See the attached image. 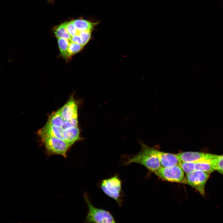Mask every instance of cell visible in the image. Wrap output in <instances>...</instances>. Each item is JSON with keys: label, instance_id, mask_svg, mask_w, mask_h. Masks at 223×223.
Here are the masks:
<instances>
[{"label": "cell", "instance_id": "cell-1", "mask_svg": "<svg viewBox=\"0 0 223 223\" xmlns=\"http://www.w3.org/2000/svg\"><path fill=\"white\" fill-rule=\"evenodd\" d=\"M140 152L133 156L127 158L124 164L127 165L132 163L141 164L154 173L161 166L159 159L152 152L151 147L142 144Z\"/></svg>", "mask_w": 223, "mask_h": 223}, {"label": "cell", "instance_id": "cell-2", "mask_svg": "<svg viewBox=\"0 0 223 223\" xmlns=\"http://www.w3.org/2000/svg\"><path fill=\"white\" fill-rule=\"evenodd\" d=\"M99 186L106 195L114 199L119 206L121 205L122 181L117 174L102 180Z\"/></svg>", "mask_w": 223, "mask_h": 223}, {"label": "cell", "instance_id": "cell-3", "mask_svg": "<svg viewBox=\"0 0 223 223\" xmlns=\"http://www.w3.org/2000/svg\"><path fill=\"white\" fill-rule=\"evenodd\" d=\"M84 198L88 208L85 222L86 223H116L111 213L105 210L96 208L91 203L87 194L85 193Z\"/></svg>", "mask_w": 223, "mask_h": 223}, {"label": "cell", "instance_id": "cell-4", "mask_svg": "<svg viewBox=\"0 0 223 223\" xmlns=\"http://www.w3.org/2000/svg\"><path fill=\"white\" fill-rule=\"evenodd\" d=\"M41 139L49 155H58L67 158V151L72 145L69 142L51 136Z\"/></svg>", "mask_w": 223, "mask_h": 223}, {"label": "cell", "instance_id": "cell-5", "mask_svg": "<svg viewBox=\"0 0 223 223\" xmlns=\"http://www.w3.org/2000/svg\"><path fill=\"white\" fill-rule=\"evenodd\" d=\"M184 172L180 165L161 166L153 173L160 179L172 182L186 184Z\"/></svg>", "mask_w": 223, "mask_h": 223}, {"label": "cell", "instance_id": "cell-6", "mask_svg": "<svg viewBox=\"0 0 223 223\" xmlns=\"http://www.w3.org/2000/svg\"><path fill=\"white\" fill-rule=\"evenodd\" d=\"M210 173L199 170H196L186 174V184L191 186L203 195L206 182Z\"/></svg>", "mask_w": 223, "mask_h": 223}, {"label": "cell", "instance_id": "cell-7", "mask_svg": "<svg viewBox=\"0 0 223 223\" xmlns=\"http://www.w3.org/2000/svg\"><path fill=\"white\" fill-rule=\"evenodd\" d=\"M181 162H198L210 160L217 158L219 155L195 152H185L177 154Z\"/></svg>", "mask_w": 223, "mask_h": 223}, {"label": "cell", "instance_id": "cell-8", "mask_svg": "<svg viewBox=\"0 0 223 223\" xmlns=\"http://www.w3.org/2000/svg\"><path fill=\"white\" fill-rule=\"evenodd\" d=\"M38 134L41 138L51 136L68 142L67 134L65 130L62 127L55 126L47 123L39 130Z\"/></svg>", "mask_w": 223, "mask_h": 223}, {"label": "cell", "instance_id": "cell-9", "mask_svg": "<svg viewBox=\"0 0 223 223\" xmlns=\"http://www.w3.org/2000/svg\"><path fill=\"white\" fill-rule=\"evenodd\" d=\"M151 150L158 158L161 166L170 167L180 165L181 161L177 154L160 151L152 147Z\"/></svg>", "mask_w": 223, "mask_h": 223}, {"label": "cell", "instance_id": "cell-10", "mask_svg": "<svg viewBox=\"0 0 223 223\" xmlns=\"http://www.w3.org/2000/svg\"><path fill=\"white\" fill-rule=\"evenodd\" d=\"M78 105L74 98L71 97L69 100L59 110L63 119L68 120L78 117Z\"/></svg>", "mask_w": 223, "mask_h": 223}, {"label": "cell", "instance_id": "cell-11", "mask_svg": "<svg viewBox=\"0 0 223 223\" xmlns=\"http://www.w3.org/2000/svg\"><path fill=\"white\" fill-rule=\"evenodd\" d=\"M73 24L78 31H92L96 23L83 19H78L72 20Z\"/></svg>", "mask_w": 223, "mask_h": 223}, {"label": "cell", "instance_id": "cell-12", "mask_svg": "<svg viewBox=\"0 0 223 223\" xmlns=\"http://www.w3.org/2000/svg\"><path fill=\"white\" fill-rule=\"evenodd\" d=\"M213 160L195 162V171L199 170L210 173L214 171L216 169L213 162Z\"/></svg>", "mask_w": 223, "mask_h": 223}, {"label": "cell", "instance_id": "cell-13", "mask_svg": "<svg viewBox=\"0 0 223 223\" xmlns=\"http://www.w3.org/2000/svg\"><path fill=\"white\" fill-rule=\"evenodd\" d=\"M64 120L61 116L59 110L53 112L49 116L47 123L58 127H62Z\"/></svg>", "mask_w": 223, "mask_h": 223}, {"label": "cell", "instance_id": "cell-14", "mask_svg": "<svg viewBox=\"0 0 223 223\" xmlns=\"http://www.w3.org/2000/svg\"><path fill=\"white\" fill-rule=\"evenodd\" d=\"M66 130L68 136V142L72 145L77 141L81 139L78 126L69 128Z\"/></svg>", "mask_w": 223, "mask_h": 223}, {"label": "cell", "instance_id": "cell-15", "mask_svg": "<svg viewBox=\"0 0 223 223\" xmlns=\"http://www.w3.org/2000/svg\"><path fill=\"white\" fill-rule=\"evenodd\" d=\"M66 22L61 24L54 28L55 36L57 38H63L70 41L71 37L68 33L66 28Z\"/></svg>", "mask_w": 223, "mask_h": 223}, {"label": "cell", "instance_id": "cell-16", "mask_svg": "<svg viewBox=\"0 0 223 223\" xmlns=\"http://www.w3.org/2000/svg\"><path fill=\"white\" fill-rule=\"evenodd\" d=\"M70 42L69 40L67 39L63 38L58 39V43L60 53L65 59H68V49Z\"/></svg>", "mask_w": 223, "mask_h": 223}, {"label": "cell", "instance_id": "cell-17", "mask_svg": "<svg viewBox=\"0 0 223 223\" xmlns=\"http://www.w3.org/2000/svg\"><path fill=\"white\" fill-rule=\"evenodd\" d=\"M83 46L81 44L74 43L70 42L68 49V59L73 55L80 51L82 49Z\"/></svg>", "mask_w": 223, "mask_h": 223}, {"label": "cell", "instance_id": "cell-18", "mask_svg": "<svg viewBox=\"0 0 223 223\" xmlns=\"http://www.w3.org/2000/svg\"><path fill=\"white\" fill-rule=\"evenodd\" d=\"M180 165L186 174L195 171V162H181Z\"/></svg>", "mask_w": 223, "mask_h": 223}, {"label": "cell", "instance_id": "cell-19", "mask_svg": "<svg viewBox=\"0 0 223 223\" xmlns=\"http://www.w3.org/2000/svg\"><path fill=\"white\" fill-rule=\"evenodd\" d=\"M78 117H74L68 120H65L62 128L64 130L78 126Z\"/></svg>", "mask_w": 223, "mask_h": 223}, {"label": "cell", "instance_id": "cell-20", "mask_svg": "<svg viewBox=\"0 0 223 223\" xmlns=\"http://www.w3.org/2000/svg\"><path fill=\"white\" fill-rule=\"evenodd\" d=\"M91 31H78V34L81 37L82 42L81 45L85 46L89 41L91 36Z\"/></svg>", "mask_w": 223, "mask_h": 223}, {"label": "cell", "instance_id": "cell-21", "mask_svg": "<svg viewBox=\"0 0 223 223\" xmlns=\"http://www.w3.org/2000/svg\"><path fill=\"white\" fill-rule=\"evenodd\" d=\"M66 28L68 33L71 37L78 34V31L73 24L72 21L66 22Z\"/></svg>", "mask_w": 223, "mask_h": 223}, {"label": "cell", "instance_id": "cell-22", "mask_svg": "<svg viewBox=\"0 0 223 223\" xmlns=\"http://www.w3.org/2000/svg\"><path fill=\"white\" fill-rule=\"evenodd\" d=\"M216 169L218 171L223 169V155H219L213 160Z\"/></svg>", "mask_w": 223, "mask_h": 223}, {"label": "cell", "instance_id": "cell-23", "mask_svg": "<svg viewBox=\"0 0 223 223\" xmlns=\"http://www.w3.org/2000/svg\"><path fill=\"white\" fill-rule=\"evenodd\" d=\"M70 42L81 44L82 42L81 39L78 34L71 37Z\"/></svg>", "mask_w": 223, "mask_h": 223}, {"label": "cell", "instance_id": "cell-24", "mask_svg": "<svg viewBox=\"0 0 223 223\" xmlns=\"http://www.w3.org/2000/svg\"><path fill=\"white\" fill-rule=\"evenodd\" d=\"M221 174H222L223 175V169L222 170H220L218 171Z\"/></svg>", "mask_w": 223, "mask_h": 223}]
</instances>
